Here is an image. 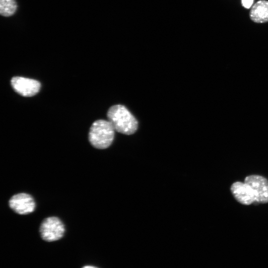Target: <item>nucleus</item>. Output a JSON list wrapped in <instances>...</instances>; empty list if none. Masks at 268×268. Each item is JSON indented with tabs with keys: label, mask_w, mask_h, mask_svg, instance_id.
Instances as JSON below:
<instances>
[{
	"label": "nucleus",
	"mask_w": 268,
	"mask_h": 268,
	"mask_svg": "<svg viewBox=\"0 0 268 268\" xmlns=\"http://www.w3.org/2000/svg\"><path fill=\"white\" fill-rule=\"evenodd\" d=\"M107 116L115 130L120 133L130 135L134 134L137 129V121L123 105L111 106L107 112Z\"/></svg>",
	"instance_id": "nucleus-1"
},
{
	"label": "nucleus",
	"mask_w": 268,
	"mask_h": 268,
	"mask_svg": "<svg viewBox=\"0 0 268 268\" xmlns=\"http://www.w3.org/2000/svg\"><path fill=\"white\" fill-rule=\"evenodd\" d=\"M115 129L108 120H98L91 125L88 139L95 148L103 149L112 144L115 135Z\"/></svg>",
	"instance_id": "nucleus-2"
},
{
	"label": "nucleus",
	"mask_w": 268,
	"mask_h": 268,
	"mask_svg": "<svg viewBox=\"0 0 268 268\" xmlns=\"http://www.w3.org/2000/svg\"><path fill=\"white\" fill-rule=\"evenodd\" d=\"M39 231L42 239L47 242H53L63 237L65 228L63 223L59 218L51 216L42 221Z\"/></svg>",
	"instance_id": "nucleus-3"
},
{
	"label": "nucleus",
	"mask_w": 268,
	"mask_h": 268,
	"mask_svg": "<svg viewBox=\"0 0 268 268\" xmlns=\"http://www.w3.org/2000/svg\"><path fill=\"white\" fill-rule=\"evenodd\" d=\"M13 90L24 97H31L37 94L41 87L40 83L35 79L15 76L11 79Z\"/></svg>",
	"instance_id": "nucleus-4"
},
{
	"label": "nucleus",
	"mask_w": 268,
	"mask_h": 268,
	"mask_svg": "<svg viewBox=\"0 0 268 268\" xmlns=\"http://www.w3.org/2000/svg\"><path fill=\"white\" fill-rule=\"evenodd\" d=\"M244 182L252 189L255 196V202H268V180L263 176L253 175L246 177Z\"/></svg>",
	"instance_id": "nucleus-5"
},
{
	"label": "nucleus",
	"mask_w": 268,
	"mask_h": 268,
	"mask_svg": "<svg viewBox=\"0 0 268 268\" xmlns=\"http://www.w3.org/2000/svg\"><path fill=\"white\" fill-rule=\"evenodd\" d=\"M9 207L19 214H27L35 208V202L31 196L26 193H19L13 196L9 201Z\"/></svg>",
	"instance_id": "nucleus-6"
},
{
	"label": "nucleus",
	"mask_w": 268,
	"mask_h": 268,
	"mask_svg": "<svg viewBox=\"0 0 268 268\" xmlns=\"http://www.w3.org/2000/svg\"><path fill=\"white\" fill-rule=\"evenodd\" d=\"M231 191L240 203L250 205L255 201L254 193L251 187L246 183L236 182L231 187Z\"/></svg>",
	"instance_id": "nucleus-7"
},
{
	"label": "nucleus",
	"mask_w": 268,
	"mask_h": 268,
	"mask_svg": "<svg viewBox=\"0 0 268 268\" xmlns=\"http://www.w3.org/2000/svg\"><path fill=\"white\" fill-rule=\"evenodd\" d=\"M250 17L256 23L268 22V1L261 0L257 2L250 11Z\"/></svg>",
	"instance_id": "nucleus-8"
},
{
	"label": "nucleus",
	"mask_w": 268,
	"mask_h": 268,
	"mask_svg": "<svg viewBox=\"0 0 268 268\" xmlns=\"http://www.w3.org/2000/svg\"><path fill=\"white\" fill-rule=\"evenodd\" d=\"M17 8L15 0H0V13L4 16H9L14 13Z\"/></svg>",
	"instance_id": "nucleus-9"
},
{
	"label": "nucleus",
	"mask_w": 268,
	"mask_h": 268,
	"mask_svg": "<svg viewBox=\"0 0 268 268\" xmlns=\"http://www.w3.org/2000/svg\"><path fill=\"white\" fill-rule=\"evenodd\" d=\"M254 0H242V5L246 8H249L253 4Z\"/></svg>",
	"instance_id": "nucleus-10"
},
{
	"label": "nucleus",
	"mask_w": 268,
	"mask_h": 268,
	"mask_svg": "<svg viewBox=\"0 0 268 268\" xmlns=\"http://www.w3.org/2000/svg\"><path fill=\"white\" fill-rule=\"evenodd\" d=\"M82 268H98L96 267L92 266H85L83 267Z\"/></svg>",
	"instance_id": "nucleus-11"
}]
</instances>
